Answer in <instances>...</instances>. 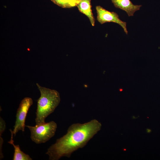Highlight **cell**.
Masks as SVG:
<instances>
[{"label":"cell","mask_w":160,"mask_h":160,"mask_svg":"<svg viewBox=\"0 0 160 160\" xmlns=\"http://www.w3.org/2000/svg\"><path fill=\"white\" fill-rule=\"evenodd\" d=\"M102 124L96 119L81 124H72L66 133L57 139L47 149L50 160H58L63 157H70L72 154L84 147L101 129Z\"/></svg>","instance_id":"obj_1"},{"label":"cell","mask_w":160,"mask_h":160,"mask_svg":"<svg viewBox=\"0 0 160 160\" xmlns=\"http://www.w3.org/2000/svg\"><path fill=\"white\" fill-rule=\"evenodd\" d=\"M36 84L41 93L37 100L35 119L36 125H38L45 123V119L59 105L60 98L57 90L41 87L38 83Z\"/></svg>","instance_id":"obj_2"},{"label":"cell","mask_w":160,"mask_h":160,"mask_svg":"<svg viewBox=\"0 0 160 160\" xmlns=\"http://www.w3.org/2000/svg\"><path fill=\"white\" fill-rule=\"evenodd\" d=\"M31 132V138L36 144L45 143L53 137L57 127L56 123L52 121L35 126L25 125Z\"/></svg>","instance_id":"obj_3"},{"label":"cell","mask_w":160,"mask_h":160,"mask_svg":"<svg viewBox=\"0 0 160 160\" xmlns=\"http://www.w3.org/2000/svg\"><path fill=\"white\" fill-rule=\"evenodd\" d=\"M33 103V100L30 97H25L21 101L17 111L15 125L12 131L14 136L19 131H24L26 116Z\"/></svg>","instance_id":"obj_4"},{"label":"cell","mask_w":160,"mask_h":160,"mask_svg":"<svg viewBox=\"0 0 160 160\" xmlns=\"http://www.w3.org/2000/svg\"><path fill=\"white\" fill-rule=\"evenodd\" d=\"M96 9L97 14V20L101 24L108 22L117 23L122 27L126 34H128L126 22L121 20L116 13L109 11L100 6H97Z\"/></svg>","instance_id":"obj_5"},{"label":"cell","mask_w":160,"mask_h":160,"mask_svg":"<svg viewBox=\"0 0 160 160\" xmlns=\"http://www.w3.org/2000/svg\"><path fill=\"white\" fill-rule=\"evenodd\" d=\"M114 6L127 13L128 16H133L135 12L139 10L141 5L134 4L130 0H111Z\"/></svg>","instance_id":"obj_6"},{"label":"cell","mask_w":160,"mask_h":160,"mask_svg":"<svg viewBox=\"0 0 160 160\" xmlns=\"http://www.w3.org/2000/svg\"><path fill=\"white\" fill-rule=\"evenodd\" d=\"M77 7L80 12L88 17L92 25L94 26L95 20L92 12L91 0H81Z\"/></svg>","instance_id":"obj_7"},{"label":"cell","mask_w":160,"mask_h":160,"mask_svg":"<svg viewBox=\"0 0 160 160\" xmlns=\"http://www.w3.org/2000/svg\"><path fill=\"white\" fill-rule=\"evenodd\" d=\"M11 133V139L8 143L13 145L14 148V153L13 158V160H32L30 156L22 151L19 145H15L13 140L14 135L12 130L9 129Z\"/></svg>","instance_id":"obj_8"},{"label":"cell","mask_w":160,"mask_h":160,"mask_svg":"<svg viewBox=\"0 0 160 160\" xmlns=\"http://www.w3.org/2000/svg\"><path fill=\"white\" fill-rule=\"evenodd\" d=\"M54 4L63 8H71L77 6L81 0H50Z\"/></svg>","instance_id":"obj_9"},{"label":"cell","mask_w":160,"mask_h":160,"mask_svg":"<svg viewBox=\"0 0 160 160\" xmlns=\"http://www.w3.org/2000/svg\"><path fill=\"white\" fill-rule=\"evenodd\" d=\"M6 123L0 117V136L5 131L6 129Z\"/></svg>","instance_id":"obj_10"},{"label":"cell","mask_w":160,"mask_h":160,"mask_svg":"<svg viewBox=\"0 0 160 160\" xmlns=\"http://www.w3.org/2000/svg\"><path fill=\"white\" fill-rule=\"evenodd\" d=\"M147 132L148 133H150L151 131V130L150 129H147Z\"/></svg>","instance_id":"obj_11"}]
</instances>
